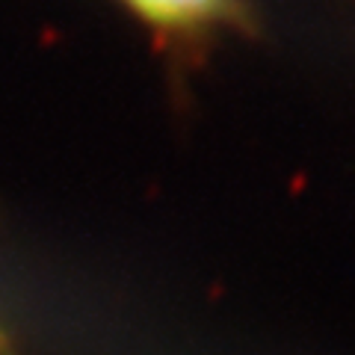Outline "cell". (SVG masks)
<instances>
[{
    "mask_svg": "<svg viewBox=\"0 0 355 355\" xmlns=\"http://www.w3.org/2000/svg\"><path fill=\"white\" fill-rule=\"evenodd\" d=\"M163 48L190 53L249 24L243 0H121Z\"/></svg>",
    "mask_w": 355,
    "mask_h": 355,
    "instance_id": "1",
    "label": "cell"
},
{
    "mask_svg": "<svg viewBox=\"0 0 355 355\" xmlns=\"http://www.w3.org/2000/svg\"><path fill=\"white\" fill-rule=\"evenodd\" d=\"M0 355H21V349L15 347V340L3 323H0Z\"/></svg>",
    "mask_w": 355,
    "mask_h": 355,
    "instance_id": "2",
    "label": "cell"
}]
</instances>
